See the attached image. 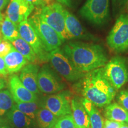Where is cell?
I'll return each instance as SVG.
<instances>
[{
	"label": "cell",
	"instance_id": "cell-40",
	"mask_svg": "<svg viewBox=\"0 0 128 128\" xmlns=\"http://www.w3.org/2000/svg\"><path fill=\"white\" fill-rule=\"evenodd\" d=\"M3 123H4V120H3L1 118V117H0V126L3 124Z\"/></svg>",
	"mask_w": 128,
	"mask_h": 128
},
{
	"label": "cell",
	"instance_id": "cell-20",
	"mask_svg": "<svg viewBox=\"0 0 128 128\" xmlns=\"http://www.w3.org/2000/svg\"><path fill=\"white\" fill-rule=\"evenodd\" d=\"M81 102L89 116L91 128H103L104 121L96 106L84 97L81 98Z\"/></svg>",
	"mask_w": 128,
	"mask_h": 128
},
{
	"label": "cell",
	"instance_id": "cell-42",
	"mask_svg": "<svg viewBox=\"0 0 128 128\" xmlns=\"http://www.w3.org/2000/svg\"><path fill=\"white\" fill-rule=\"evenodd\" d=\"M1 40H2V39H1V33H0V41H1Z\"/></svg>",
	"mask_w": 128,
	"mask_h": 128
},
{
	"label": "cell",
	"instance_id": "cell-37",
	"mask_svg": "<svg viewBox=\"0 0 128 128\" xmlns=\"http://www.w3.org/2000/svg\"><path fill=\"white\" fill-rule=\"evenodd\" d=\"M0 128H11L9 125H8V124H3L2 125L0 126Z\"/></svg>",
	"mask_w": 128,
	"mask_h": 128
},
{
	"label": "cell",
	"instance_id": "cell-41",
	"mask_svg": "<svg viewBox=\"0 0 128 128\" xmlns=\"http://www.w3.org/2000/svg\"><path fill=\"white\" fill-rule=\"evenodd\" d=\"M126 9H127V11H128V2L127 3V5H126Z\"/></svg>",
	"mask_w": 128,
	"mask_h": 128
},
{
	"label": "cell",
	"instance_id": "cell-31",
	"mask_svg": "<svg viewBox=\"0 0 128 128\" xmlns=\"http://www.w3.org/2000/svg\"><path fill=\"white\" fill-rule=\"evenodd\" d=\"M7 74L4 58L0 56V76H6Z\"/></svg>",
	"mask_w": 128,
	"mask_h": 128
},
{
	"label": "cell",
	"instance_id": "cell-38",
	"mask_svg": "<svg viewBox=\"0 0 128 128\" xmlns=\"http://www.w3.org/2000/svg\"><path fill=\"white\" fill-rule=\"evenodd\" d=\"M120 128H128V124H122Z\"/></svg>",
	"mask_w": 128,
	"mask_h": 128
},
{
	"label": "cell",
	"instance_id": "cell-36",
	"mask_svg": "<svg viewBox=\"0 0 128 128\" xmlns=\"http://www.w3.org/2000/svg\"><path fill=\"white\" fill-rule=\"evenodd\" d=\"M40 1H41L44 7V6H46V5L47 6V5L52 4V3H50L51 0H40Z\"/></svg>",
	"mask_w": 128,
	"mask_h": 128
},
{
	"label": "cell",
	"instance_id": "cell-18",
	"mask_svg": "<svg viewBox=\"0 0 128 128\" xmlns=\"http://www.w3.org/2000/svg\"><path fill=\"white\" fill-rule=\"evenodd\" d=\"M104 116L106 119L128 124V111L117 102H113L105 107Z\"/></svg>",
	"mask_w": 128,
	"mask_h": 128
},
{
	"label": "cell",
	"instance_id": "cell-12",
	"mask_svg": "<svg viewBox=\"0 0 128 128\" xmlns=\"http://www.w3.org/2000/svg\"><path fill=\"white\" fill-rule=\"evenodd\" d=\"M66 28L70 39H78L96 41L97 38L87 32L80 23L79 20L71 12L64 10Z\"/></svg>",
	"mask_w": 128,
	"mask_h": 128
},
{
	"label": "cell",
	"instance_id": "cell-43",
	"mask_svg": "<svg viewBox=\"0 0 128 128\" xmlns=\"http://www.w3.org/2000/svg\"><path fill=\"white\" fill-rule=\"evenodd\" d=\"M0 30H1V24H0Z\"/></svg>",
	"mask_w": 128,
	"mask_h": 128
},
{
	"label": "cell",
	"instance_id": "cell-14",
	"mask_svg": "<svg viewBox=\"0 0 128 128\" xmlns=\"http://www.w3.org/2000/svg\"><path fill=\"white\" fill-rule=\"evenodd\" d=\"M9 88L16 103L38 101L37 94L27 89L17 75H12L10 78Z\"/></svg>",
	"mask_w": 128,
	"mask_h": 128
},
{
	"label": "cell",
	"instance_id": "cell-4",
	"mask_svg": "<svg viewBox=\"0 0 128 128\" xmlns=\"http://www.w3.org/2000/svg\"><path fill=\"white\" fill-rule=\"evenodd\" d=\"M104 74L112 86L119 90L128 82V58L117 55L103 67Z\"/></svg>",
	"mask_w": 128,
	"mask_h": 128
},
{
	"label": "cell",
	"instance_id": "cell-15",
	"mask_svg": "<svg viewBox=\"0 0 128 128\" xmlns=\"http://www.w3.org/2000/svg\"><path fill=\"white\" fill-rule=\"evenodd\" d=\"M39 67L34 64H28L25 65L21 71L19 78L24 87L33 93L39 94L38 87V76Z\"/></svg>",
	"mask_w": 128,
	"mask_h": 128
},
{
	"label": "cell",
	"instance_id": "cell-3",
	"mask_svg": "<svg viewBox=\"0 0 128 128\" xmlns=\"http://www.w3.org/2000/svg\"><path fill=\"white\" fill-rule=\"evenodd\" d=\"M41 8H36L33 14L28 18V22L42 42L46 50L50 53L60 48L64 42L58 33L41 18Z\"/></svg>",
	"mask_w": 128,
	"mask_h": 128
},
{
	"label": "cell",
	"instance_id": "cell-32",
	"mask_svg": "<svg viewBox=\"0 0 128 128\" xmlns=\"http://www.w3.org/2000/svg\"><path fill=\"white\" fill-rule=\"evenodd\" d=\"M26 1L28 3H29V4L34 6L35 8L44 7L40 0H26Z\"/></svg>",
	"mask_w": 128,
	"mask_h": 128
},
{
	"label": "cell",
	"instance_id": "cell-26",
	"mask_svg": "<svg viewBox=\"0 0 128 128\" xmlns=\"http://www.w3.org/2000/svg\"><path fill=\"white\" fill-rule=\"evenodd\" d=\"M54 128H76L71 114H67L59 118Z\"/></svg>",
	"mask_w": 128,
	"mask_h": 128
},
{
	"label": "cell",
	"instance_id": "cell-22",
	"mask_svg": "<svg viewBox=\"0 0 128 128\" xmlns=\"http://www.w3.org/2000/svg\"><path fill=\"white\" fill-rule=\"evenodd\" d=\"M10 42L16 50L20 52L28 62L33 63L38 60L36 54L32 48L22 38H19Z\"/></svg>",
	"mask_w": 128,
	"mask_h": 128
},
{
	"label": "cell",
	"instance_id": "cell-27",
	"mask_svg": "<svg viewBox=\"0 0 128 128\" xmlns=\"http://www.w3.org/2000/svg\"><path fill=\"white\" fill-rule=\"evenodd\" d=\"M128 0H112L113 17H118L123 13Z\"/></svg>",
	"mask_w": 128,
	"mask_h": 128
},
{
	"label": "cell",
	"instance_id": "cell-10",
	"mask_svg": "<svg viewBox=\"0 0 128 128\" xmlns=\"http://www.w3.org/2000/svg\"><path fill=\"white\" fill-rule=\"evenodd\" d=\"M38 83L40 92L47 94L58 93L65 88L62 80L47 65L39 71Z\"/></svg>",
	"mask_w": 128,
	"mask_h": 128
},
{
	"label": "cell",
	"instance_id": "cell-11",
	"mask_svg": "<svg viewBox=\"0 0 128 128\" xmlns=\"http://www.w3.org/2000/svg\"><path fill=\"white\" fill-rule=\"evenodd\" d=\"M71 94L68 92H58L47 96L41 103L42 107L47 108L58 118L71 114Z\"/></svg>",
	"mask_w": 128,
	"mask_h": 128
},
{
	"label": "cell",
	"instance_id": "cell-24",
	"mask_svg": "<svg viewBox=\"0 0 128 128\" xmlns=\"http://www.w3.org/2000/svg\"><path fill=\"white\" fill-rule=\"evenodd\" d=\"M16 108L28 116L30 119L34 120L36 114L40 108H42L41 103L36 102H17L15 104Z\"/></svg>",
	"mask_w": 128,
	"mask_h": 128
},
{
	"label": "cell",
	"instance_id": "cell-2",
	"mask_svg": "<svg viewBox=\"0 0 128 128\" xmlns=\"http://www.w3.org/2000/svg\"><path fill=\"white\" fill-rule=\"evenodd\" d=\"M79 81L77 87L83 97L97 108L106 107L116 95L117 90L106 78L103 67L86 73Z\"/></svg>",
	"mask_w": 128,
	"mask_h": 128
},
{
	"label": "cell",
	"instance_id": "cell-28",
	"mask_svg": "<svg viewBox=\"0 0 128 128\" xmlns=\"http://www.w3.org/2000/svg\"><path fill=\"white\" fill-rule=\"evenodd\" d=\"M116 96L117 103L128 111V90H122Z\"/></svg>",
	"mask_w": 128,
	"mask_h": 128
},
{
	"label": "cell",
	"instance_id": "cell-16",
	"mask_svg": "<svg viewBox=\"0 0 128 128\" xmlns=\"http://www.w3.org/2000/svg\"><path fill=\"white\" fill-rule=\"evenodd\" d=\"M71 104V115L76 128H91L89 116L81 103V98L76 97L73 98Z\"/></svg>",
	"mask_w": 128,
	"mask_h": 128
},
{
	"label": "cell",
	"instance_id": "cell-13",
	"mask_svg": "<svg viewBox=\"0 0 128 128\" xmlns=\"http://www.w3.org/2000/svg\"><path fill=\"white\" fill-rule=\"evenodd\" d=\"M34 6L29 4L26 0H11L7 10V17L18 26L21 22L28 20Z\"/></svg>",
	"mask_w": 128,
	"mask_h": 128
},
{
	"label": "cell",
	"instance_id": "cell-7",
	"mask_svg": "<svg viewBox=\"0 0 128 128\" xmlns=\"http://www.w3.org/2000/svg\"><path fill=\"white\" fill-rule=\"evenodd\" d=\"M64 7L60 3L54 2L42 7L40 17L45 23L58 33L64 42L70 40L66 26Z\"/></svg>",
	"mask_w": 128,
	"mask_h": 128
},
{
	"label": "cell",
	"instance_id": "cell-35",
	"mask_svg": "<svg viewBox=\"0 0 128 128\" xmlns=\"http://www.w3.org/2000/svg\"><path fill=\"white\" fill-rule=\"evenodd\" d=\"M9 0H0V12L5 7L8 2Z\"/></svg>",
	"mask_w": 128,
	"mask_h": 128
},
{
	"label": "cell",
	"instance_id": "cell-25",
	"mask_svg": "<svg viewBox=\"0 0 128 128\" xmlns=\"http://www.w3.org/2000/svg\"><path fill=\"white\" fill-rule=\"evenodd\" d=\"M14 100L8 90L0 91V116L7 114L14 106Z\"/></svg>",
	"mask_w": 128,
	"mask_h": 128
},
{
	"label": "cell",
	"instance_id": "cell-21",
	"mask_svg": "<svg viewBox=\"0 0 128 128\" xmlns=\"http://www.w3.org/2000/svg\"><path fill=\"white\" fill-rule=\"evenodd\" d=\"M58 119V117L44 107L38 110L36 117L39 128H54Z\"/></svg>",
	"mask_w": 128,
	"mask_h": 128
},
{
	"label": "cell",
	"instance_id": "cell-34",
	"mask_svg": "<svg viewBox=\"0 0 128 128\" xmlns=\"http://www.w3.org/2000/svg\"><path fill=\"white\" fill-rule=\"evenodd\" d=\"M6 85H7V82H6V80L4 78H0V91L4 89L6 87Z\"/></svg>",
	"mask_w": 128,
	"mask_h": 128
},
{
	"label": "cell",
	"instance_id": "cell-23",
	"mask_svg": "<svg viewBox=\"0 0 128 128\" xmlns=\"http://www.w3.org/2000/svg\"><path fill=\"white\" fill-rule=\"evenodd\" d=\"M1 31L3 39L12 42L20 38L18 26L12 22L8 17L1 24Z\"/></svg>",
	"mask_w": 128,
	"mask_h": 128
},
{
	"label": "cell",
	"instance_id": "cell-19",
	"mask_svg": "<svg viewBox=\"0 0 128 128\" xmlns=\"http://www.w3.org/2000/svg\"><path fill=\"white\" fill-rule=\"evenodd\" d=\"M6 115L10 124L15 128H31L34 124V120L16 108L15 105Z\"/></svg>",
	"mask_w": 128,
	"mask_h": 128
},
{
	"label": "cell",
	"instance_id": "cell-33",
	"mask_svg": "<svg viewBox=\"0 0 128 128\" xmlns=\"http://www.w3.org/2000/svg\"><path fill=\"white\" fill-rule=\"evenodd\" d=\"M59 3L64 4L68 7H71L73 5L74 0H57Z\"/></svg>",
	"mask_w": 128,
	"mask_h": 128
},
{
	"label": "cell",
	"instance_id": "cell-8",
	"mask_svg": "<svg viewBox=\"0 0 128 128\" xmlns=\"http://www.w3.org/2000/svg\"><path fill=\"white\" fill-rule=\"evenodd\" d=\"M110 0H87L80 14L92 24L104 25L109 17Z\"/></svg>",
	"mask_w": 128,
	"mask_h": 128
},
{
	"label": "cell",
	"instance_id": "cell-30",
	"mask_svg": "<svg viewBox=\"0 0 128 128\" xmlns=\"http://www.w3.org/2000/svg\"><path fill=\"white\" fill-rule=\"evenodd\" d=\"M122 124L117 122L106 119L104 122V125L103 128H120Z\"/></svg>",
	"mask_w": 128,
	"mask_h": 128
},
{
	"label": "cell",
	"instance_id": "cell-6",
	"mask_svg": "<svg viewBox=\"0 0 128 128\" xmlns=\"http://www.w3.org/2000/svg\"><path fill=\"white\" fill-rule=\"evenodd\" d=\"M49 61L54 70L69 82L79 81L86 74L76 69L60 48L50 52Z\"/></svg>",
	"mask_w": 128,
	"mask_h": 128
},
{
	"label": "cell",
	"instance_id": "cell-17",
	"mask_svg": "<svg viewBox=\"0 0 128 128\" xmlns=\"http://www.w3.org/2000/svg\"><path fill=\"white\" fill-rule=\"evenodd\" d=\"M4 60L8 74H12L20 71L27 65L28 61L14 48L4 57Z\"/></svg>",
	"mask_w": 128,
	"mask_h": 128
},
{
	"label": "cell",
	"instance_id": "cell-1",
	"mask_svg": "<svg viewBox=\"0 0 128 128\" xmlns=\"http://www.w3.org/2000/svg\"><path fill=\"white\" fill-rule=\"evenodd\" d=\"M62 50L76 68L84 73L102 68L108 62L104 49L98 44L71 42Z\"/></svg>",
	"mask_w": 128,
	"mask_h": 128
},
{
	"label": "cell",
	"instance_id": "cell-9",
	"mask_svg": "<svg viewBox=\"0 0 128 128\" xmlns=\"http://www.w3.org/2000/svg\"><path fill=\"white\" fill-rule=\"evenodd\" d=\"M18 30L20 38L30 44L36 54L38 60L40 62L49 61L50 53L46 50L42 42L28 20L23 21L19 24Z\"/></svg>",
	"mask_w": 128,
	"mask_h": 128
},
{
	"label": "cell",
	"instance_id": "cell-29",
	"mask_svg": "<svg viewBox=\"0 0 128 128\" xmlns=\"http://www.w3.org/2000/svg\"><path fill=\"white\" fill-rule=\"evenodd\" d=\"M14 48L10 42L2 39L0 41V56L4 58Z\"/></svg>",
	"mask_w": 128,
	"mask_h": 128
},
{
	"label": "cell",
	"instance_id": "cell-39",
	"mask_svg": "<svg viewBox=\"0 0 128 128\" xmlns=\"http://www.w3.org/2000/svg\"><path fill=\"white\" fill-rule=\"evenodd\" d=\"M3 21V16H2V14L0 13V23H1Z\"/></svg>",
	"mask_w": 128,
	"mask_h": 128
},
{
	"label": "cell",
	"instance_id": "cell-5",
	"mask_svg": "<svg viewBox=\"0 0 128 128\" xmlns=\"http://www.w3.org/2000/svg\"><path fill=\"white\" fill-rule=\"evenodd\" d=\"M107 44L113 52L123 54L128 51V14H121L107 37Z\"/></svg>",
	"mask_w": 128,
	"mask_h": 128
}]
</instances>
